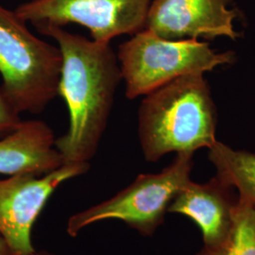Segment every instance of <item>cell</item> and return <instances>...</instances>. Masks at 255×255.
<instances>
[{
  "label": "cell",
  "instance_id": "obj_9",
  "mask_svg": "<svg viewBox=\"0 0 255 255\" xmlns=\"http://www.w3.org/2000/svg\"><path fill=\"white\" fill-rule=\"evenodd\" d=\"M218 176L204 183L185 184L171 201L167 212L192 219L201 229L203 246L215 247L227 240L234 225L238 196Z\"/></svg>",
  "mask_w": 255,
  "mask_h": 255
},
{
  "label": "cell",
  "instance_id": "obj_3",
  "mask_svg": "<svg viewBox=\"0 0 255 255\" xmlns=\"http://www.w3.org/2000/svg\"><path fill=\"white\" fill-rule=\"evenodd\" d=\"M63 57L58 46L34 35L0 5V89L20 115L41 114L59 96Z\"/></svg>",
  "mask_w": 255,
  "mask_h": 255
},
{
  "label": "cell",
  "instance_id": "obj_2",
  "mask_svg": "<svg viewBox=\"0 0 255 255\" xmlns=\"http://www.w3.org/2000/svg\"><path fill=\"white\" fill-rule=\"evenodd\" d=\"M138 136L147 162L175 152L194 154L217 143V113L203 74L182 76L144 96Z\"/></svg>",
  "mask_w": 255,
  "mask_h": 255
},
{
  "label": "cell",
  "instance_id": "obj_10",
  "mask_svg": "<svg viewBox=\"0 0 255 255\" xmlns=\"http://www.w3.org/2000/svg\"><path fill=\"white\" fill-rule=\"evenodd\" d=\"M55 140L46 122L23 120L17 128L0 138V174L42 176L54 171L64 164Z\"/></svg>",
  "mask_w": 255,
  "mask_h": 255
},
{
  "label": "cell",
  "instance_id": "obj_7",
  "mask_svg": "<svg viewBox=\"0 0 255 255\" xmlns=\"http://www.w3.org/2000/svg\"><path fill=\"white\" fill-rule=\"evenodd\" d=\"M89 164H64L37 176L20 174L0 179V237L18 255H33V225L55 190L64 182L86 173Z\"/></svg>",
  "mask_w": 255,
  "mask_h": 255
},
{
  "label": "cell",
  "instance_id": "obj_11",
  "mask_svg": "<svg viewBox=\"0 0 255 255\" xmlns=\"http://www.w3.org/2000/svg\"><path fill=\"white\" fill-rule=\"evenodd\" d=\"M208 157L219 179L238 192L239 200L255 206V153L217 141L210 147Z\"/></svg>",
  "mask_w": 255,
  "mask_h": 255
},
{
  "label": "cell",
  "instance_id": "obj_14",
  "mask_svg": "<svg viewBox=\"0 0 255 255\" xmlns=\"http://www.w3.org/2000/svg\"><path fill=\"white\" fill-rule=\"evenodd\" d=\"M0 255H18L1 237H0Z\"/></svg>",
  "mask_w": 255,
  "mask_h": 255
},
{
  "label": "cell",
  "instance_id": "obj_12",
  "mask_svg": "<svg viewBox=\"0 0 255 255\" xmlns=\"http://www.w3.org/2000/svg\"><path fill=\"white\" fill-rule=\"evenodd\" d=\"M197 255H255V206L238 199L227 240L219 246H203Z\"/></svg>",
  "mask_w": 255,
  "mask_h": 255
},
{
  "label": "cell",
  "instance_id": "obj_8",
  "mask_svg": "<svg viewBox=\"0 0 255 255\" xmlns=\"http://www.w3.org/2000/svg\"><path fill=\"white\" fill-rule=\"evenodd\" d=\"M229 0H151L146 27L167 40L237 39V13Z\"/></svg>",
  "mask_w": 255,
  "mask_h": 255
},
{
  "label": "cell",
  "instance_id": "obj_15",
  "mask_svg": "<svg viewBox=\"0 0 255 255\" xmlns=\"http://www.w3.org/2000/svg\"><path fill=\"white\" fill-rule=\"evenodd\" d=\"M33 255H53V254H51V253H48V252H46V251H42V252H35V254Z\"/></svg>",
  "mask_w": 255,
  "mask_h": 255
},
{
  "label": "cell",
  "instance_id": "obj_1",
  "mask_svg": "<svg viewBox=\"0 0 255 255\" xmlns=\"http://www.w3.org/2000/svg\"><path fill=\"white\" fill-rule=\"evenodd\" d=\"M54 40L63 64L59 96L69 114V127L56 138L55 147L64 164H89L108 125L119 84L122 82L117 52L110 43L89 40L64 27L35 25Z\"/></svg>",
  "mask_w": 255,
  "mask_h": 255
},
{
  "label": "cell",
  "instance_id": "obj_4",
  "mask_svg": "<svg viewBox=\"0 0 255 255\" xmlns=\"http://www.w3.org/2000/svg\"><path fill=\"white\" fill-rule=\"evenodd\" d=\"M117 55L129 100L146 96L182 76L234 64L236 59L234 52H217L198 39L167 40L147 29L121 44Z\"/></svg>",
  "mask_w": 255,
  "mask_h": 255
},
{
  "label": "cell",
  "instance_id": "obj_13",
  "mask_svg": "<svg viewBox=\"0 0 255 255\" xmlns=\"http://www.w3.org/2000/svg\"><path fill=\"white\" fill-rule=\"evenodd\" d=\"M22 121L21 115L9 104L0 89V138L17 128Z\"/></svg>",
  "mask_w": 255,
  "mask_h": 255
},
{
  "label": "cell",
  "instance_id": "obj_6",
  "mask_svg": "<svg viewBox=\"0 0 255 255\" xmlns=\"http://www.w3.org/2000/svg\"><path fill=\"white\" fill-rule=\"evenodd\" d=\"M151 0H30L15 13L32 25L64 27L75 23L89 29L92 40L110 43L145 29Z\"/></svg>",
  "mask_w": 255,
  "mask_h": 255
},
{
  "label": "cell",
  "instance_id": "obj_5",
  "mask_svg": "<svg viewBox=\"0 0 255 255\" xmlns=\"http://www.w3.org/2000/svg\"><path fill=\"white\" fill-rule=\"evenodd\" d=\"M192 167L193 154H177L162 171L141 174L109 200L76 213L67 221V234L76 237L92 224L118 219L143 236H152L176 195L191 181Z\"/></svg>",
  "mask_w": 255,
  "mask_h": 255
}]
</instances>
